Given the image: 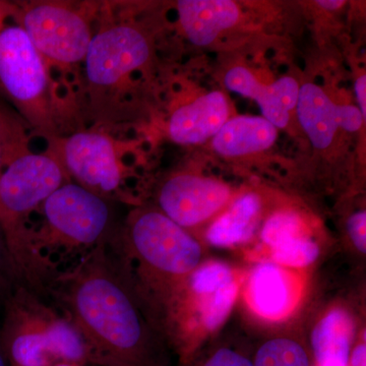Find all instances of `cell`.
<instances>
[{"label": "cell", "mask_w": 366, "mask_h": 366, "mask_svg": "<svg viewBox=\"0 0 366 366\" xmlns=\"http://www.w3.org/2000/svg\"><path fill=\"white\" fill-rule=\"evenodd\" d=\"M52 153L69 178L103 199H118L124 184V167L119 147L100 132H79L59 139Z\"/></svg>", "instance_id": "ba28073f"}, {"label": "cell", "mask_w": 366, "mask_h": 366, "mask_svg": "<svg viewBox=\"0 0 366 366\" xmlns=\"http://www.w3.org/2000/svg\"><path fill=\"white\" fill-rule=\"evenodd\" d=\"M53 366H83L81 365H76V363H60V365Z\"/></svg>", "instance_id": "4dcf8cb0"}, {"label": "cell", "mask_w": 366, "mask_h": 366, "mask_svg": "<svg viewBox=\"0 0 366 366\" xmlns=\"http://www.w3.org/2000/svg\"><path fill=\"white\" fill-rule=\"evenodd\" d=\"M229 197L230 190L222 182L180 174L164 183L159 192V204L164 215L180 227H192L213 216Z\"/></svg>", "instance_id": "9c48e42d"}, {"label": "cell", "mask_w": 366, "mask_h": 366, "mask_svg": "<svg viewBox=\"0 0 366 366\" xmlns=\"http://www.w3.org/2000/svg\"><path fill=\"white\" fill-rule=\"evenodd\" d=\"M250 305L257 314L280 319L288 312L290 295L281 269L271 264L257 267L249 285Z\"/></svg>", "instance_id": "e0dca14e"}, {"label": "cell", "mask_w": 366, "mask_h": 366, "mask_svg": "<svg viewBox=\"0 0 366 366\" xmlns=\"http://www.w3.org/2000/svg\"><path fill=\"white\" fill-rule=\"evenodd\" d=\"M300 218L295 214H277L271 217L264 224L262 231V238L264 243L273 249L279 243L300 235L298 233L300 232Z\"/></svg>", "instance_id": "7402d4cb"}, {"label": "cell", "mask_w": 366, "mask_h": 366, "mask_svg": "<svg viewBox=\"0 0 366 366\" xmlns=\"http://www.w3.org/2000/svg\"><path fill=\"white\" fill-rule=\"evenodd\" d=\"M261 203L254 194L240 197L220 218L217 219L207 232L212 245L232 247L249 242L257 228Z\"/></svg>", "instance_id": "2e32d148"}, {"label": "cell", "mask_w": 366, "mask_h": 366, "mask_svg": "<svg viewBox=\"0 0 366 366\" xmlns=\"http://www.w3.org/2000/svg\"><path fill=\"white\" fill-rule=\"evenodd\" d=\"M7 7L49 66L85 61L93 35L88 21L76 9L55 2Z\"/></svg>", "instance_id": "8992f818"}, {"label": "cell", "mask_w": 366, "mask_h": 366, "mask_svg": "<svg viewBox=\"0 0 366 366\" xmlns=\"http://www.w3.org/2000/svg\"><path fill=\"white\" fill-rule=\"evenodd\" d=\"M276 137V127L264 118L239 117L221 127L213 147L221 155L242 156L269 149Z\"/></svg>", "instance_id": "5bb4252c"}, {"label": "cell", "mask_w": 366, "mask_h": 366, "mask_svg": "<svg viewBox=\"0 0 366 366\" xmlns=\"http://www.w3.org/2000/svg\"><path fill=\"white\" fill-rule=\"evenodd\" d=\"M182 366H252V360L230 348H220L196 362H183Z\"/></svg>", "instance_id": "603a6c76"}, {"label": "cell", "mask_w": 366, "mask_h": 366, "mask_svg": "<svg viewBox=\"0 0 366 366\" xmlns=\"http://www.w3.org/2000/svg\"><path fill=\"white\" fill-rule=\"evenodd\" d=\"M44 223L30 231L31 249L52 271L51 255L83 254L85 257L112 242L113 209L108 199L78 183L69 182L48 197L40 207Z\"/></svg>", "instance_id": "3957f363"}, {"label": "cell", "mask_w": 366, "mask_h": 366, "mask_svg": "<svg viewBox=\"0 0 366 366\" xmlns=\"http://www.w3.org/2000/svg\"><path fill=\"white\" fill-rule=\"evenodd\" d=\"M355 93L360 103V112L362 117H366V78L365 76H361L357 79L355 83Z\"/></svg>", "instance_id": "d4e9b609"}, {"label": "cell", "mask_w": 366, "mask_h": 366, "mask_svg": "<svg viewBox=\"0 0 366 366\" xmlns=\"http://www.w3.org/2000/svg\"><path fill=\"white\" fill-rule=\"evenodd\" d=\"M237 292V283L233 281L216 292L199 297V314L207 329L215 330L227 319Z\"/></svg>", "instance_id": "d6986e66"}, {"label": "cell", "mask_w": 366, "mask_h": 366, "mask_svg": "<svg viewBox=\"0 0 366 366\" xmlns=\"http://www.w3.org/2000/svg\"><path fill=\"white\" fill-rule=\"evenodd\" d=\"M108 244L57 274L48 293L83 336L94 366H165Z\"/></svg>", "instance_id": "6da1fadb"}, {"label": "cell", "mask_w": 366, "mask_h": 366, "mask_svg": "<svg viewBox=\"0 0 366 366\" xmlns=\"http://www.w3.org/2000/svg\"><path fill=\"white\" fill-rule=\"evenodd\" d=\"M178 16L190 42L207 46L239 19V9L229 0H180Z\"/></svg>", "instance_id": "4fadbf2b"}, {"label": "cell", "mask_w": 366, "mask_h": 366, "mask_svg": "<svg viewBox=\"0 0 366 366\" xmlns=\"http://www.w3.org/2000/svg\"><path fill=\"white\" fill-rule=\"evenodd\" d=\"M319 254V247L300 235L289 238L272 249V255L277 264L295 268L310 266Z\"/></svg>", "instance_id": "ffe728a7"}, {"label": "cell", "mask_w": 366, "mask_h": 366, "mask_svg": "<svg viewBox=\"0 0 366 366\" xmlns=\"http://www.w3.org/2000/svg\"><path fill=\"white\" fill-rule=\"evenodd\" d=\"M151 56L144 34L127 24H117L93 35L85 59L86 79L91 96L101 98L114 94Z\"/></svg>", "instance_id": "52a82bcc"}, {"label": "cell", "mask_w": 366, "mask_h": 366, "mask_svg": "<svg viewBox=\"0 0 366 366\" xmlns=\"http://www.w3.org/2000/svg\"><path fill=\"white\" fill-rule=\"evenodd\" d=\"M0 366H9L6 354H4V349H2L1 342H0Z\"/></svg>", "instance_id": "f1b7e54d"}, {"label": "cell", "mask_w": 366, "mask_h": 366, "mask_svg": "<svg viewBox=\"0 0 366 366\" xmlns=\"http://www.w3.org/2000/svg\"><path fill=\"white\" fill-rule=\"evenodd\" d=\"M6 262H9V264H11L9 254H7L6 243L2 242L1 237H0V293H1V291H4L6 285V266H4Z\"/></svg>", "instance_id": "484cf974"}, {"label": "cell", "mask_w": 366, "mask_h": 366, "mask_svg": "<svg viewBox=\"0 0 366 366\" xmlns=\"http://www.w3.org/2000/svg\"><path fill=\"white\" fill-rule=\"evenodd\" d=\"M365 227V211L354 214V215L349 219V234H350L351 239H352L355 247H357L361 252H363V254H365L366 252Z\"/></svg>", "instance_id": "cb8c5ba5"}, {"label": "cell", "mask_w": 366, "mask_h": 366, "mask_svg": "<svg viewBox=\"0 0 366 366\" xmlns=\"http://www.w3.org/2000/svg\"><path fill=\"white\" fill-rule=\"evenodd\" d=\"M4 148H2L1 139H0V173L4 169Z\"/></svg>", "instance_id": "f546056e"}, {"label": "cell", "mask_w": 366, "mask_h": 366, "mask_svg": "<svg viewBox=\"0 0 366 366\" xmlns=\"http://www.w3.org/2000/svg\"><path fill=\"white\" fill-rule=\"evenodd\" d=\"M228 90L254 99L261 108L264 119L274 127L283 129L289 122V113L297 104L300 86L295 79L285 76L269 86H264L245 67H233L224 79Z\"/></svg>", "instance_id": "8fae6325"}, {"label": "cell", "mask_w": 366, "mask_h": 366, "mask_svg": "<svg viewBox=\"0 0 366 366\" xmlns=\"http://www.w3.org/2000/svg\"><path fill=\"white\" fill-rule=\"evenodd\" d=\"M317 4L320 6L324 7V9H329V11H334V9H339L345 4L343 0H322V1H317Z\"/></svg>", "instance_id": "83f0119b"}, {"label": "cell", "mask_w": 366, "mask_h": 366, "mask_svg": "<svg viewBox=\"0 0 366 366\" xmlns=\"http://www.w3.org/2000/svg\"><path fill=\"white\" fill-rule=\"evenodd\" d=\"M349 363L351 366H366V347L365 343L360 344L354 349L352 353H350Z\"/></svg>", "instance_id": "4316f807"}, {"label": "cell", "mask_w": 366, "mask_h": 366, "mask_svg": "<svg viewBox=\"0 0 366 366\" xmlns=\"http://www.w3.org/2000/svg\"><path fill=\"white\" fill-rule=\"evenodd\" d=\"M125 259L139 262V274L166 301L201 261V245L162 212H137L129 217L122 249L109 243Z\"/></svg>", "instance_id": "277c9868"}, {"label": "cell", "mask_w": 366, "mask_h": 366, "mask_svg": "<svg viewBox=\"0 0 366 366\" xmlns=\"http://www.w3.org/2000/svg\"><path fill=\"white\" fill-rule=\"evenodd\" d=\"M228 104L221 92H212L173 112L169 134L175 143L196 144L215 137L228 117Z\"/></svg>", "instance_id": "7c38bea8"}, {"label": "cell", "mask_w": 366, "mask_h": 366, "mask_svg": "<svg viewBox=\"0 0 366 366\" xmlns=\"http://www.w3.org/2000/svg\"><path fill=\"white\" fill-rule=\"evenodd\" d=\"M252 366H310V358L298 342L276 338L259 347Z\"/></svg>", "instance_id": "ac0fdd59"}, {"label": "cell", "mask_w": 366, "mask_h": 366, "mask_svg": "<svg viewBox=\"0 0 366 366\" xmlns=\"http://www.w3.org/2000/svg\"><path fill=\"white\" fill-rule=\"evenodd\" d=\"M0 91L32 127L52 136L55 86L49 64L28 34L0 2Z\"/></svg>", "instance_id": "5b68a950"}, {"label": "cell", "mask_w": 366, "mask_h": 366, "mask_svg": "<svg viewBox=\"0 0 366 366\" xmlns=\"http://www.w3.org/2000/svg\"><path fill=\"white\" fill-rule=\"evenodd\" d=\"M235 281L232 271L226 264L211 262L197 268L189 278V289L197 298L216 292Z\"/></svg>", "instance_id": "44dd1931"}, {"label": "cell", "mask_w": 366, "mask_h": 366, "mask_svg": "<svg viewBox=\"0 0 366 366\" xmlns=\"http://www.w3.org/2000/svg\"><path fill=\"white\" fill-rule=\"evenodd\" d=\"M354 324L344 310L327 315L312 334V347L317 366H349Z\"/></svg>", "instance_id": "9a60e30c"}, {"label": "cell", "mask_w": 366, "mask_h": 366, "mask_svg": "<svg viewBox=\"0 0 366 366\" xmlns=\"http://www.w3.org/2000/svg\"><path fill=\"white\" fill-rule=\"evenodd\" d=\"M296 106L303 129L320 150L327 149L332 144L339 127L351 132H357L365 120L357 107L335 104L314 84L301 86Z\"/></svg>", "instance_id": "30bf717a"}, {"label": "cell", "mask_w": 366, "mask_h": 366, "mask_svg": "<svg viewBox=\"0 0 366 366\" xmlns=\"http://www.w3.org/2000/svg\"><path fill=\"white\" fill-rule=\"evenodd\" d=\"M0 342L9 366H94L90 348L71 320L21 284L7 296Z\"/></svg>", "instance_id": "7a4b0ae2"}]
</instances>
